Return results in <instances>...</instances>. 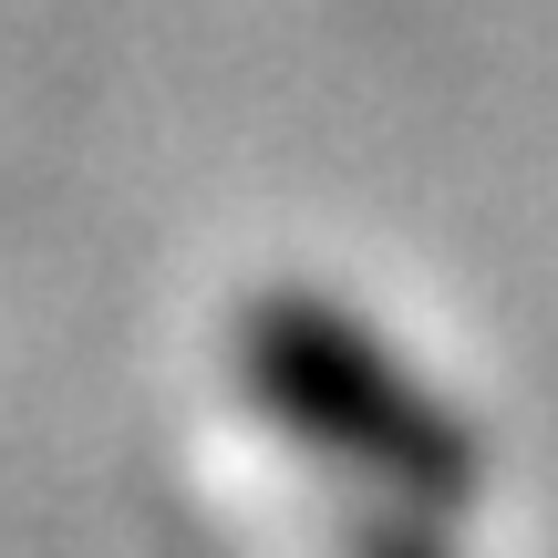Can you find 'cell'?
Masks as SVG:
<instances>
[{
  "instance_id": "6da1fadb",
  "label": "cell",
  "mask_w": 558,
  "mask_h": 558,
  "mask_svg": "<svg viewBox=\"0 0 558 558\" xmlns=\"http://www.w3.org/2000/svg\"><path fill=\"white\" fill-rule=\"evenodd\" d=\"M239 373L248 393L290 424L300 445L362 465L373 486H393V507H456L476 486V445L445 424V403H424L403 383V362L383 352L362 320H341L311 290H269L239 311Z\"/></svg>"
},
{
  "instance_id": "7a4b0ae2",
  "label": "cell",
  "mask_w": 558,
  "mask_h": 558,
  "mask_svg": "<svg viewBox=\"0 0 558 558\" xmlns=\"http://www.w3.org/2000/svg\"><path fill=\"white\" fill-rule=\"evenodd\" d=\"M414 518H424V507H414ZM414 518H362L352 527V558H445L435 527H414Z\"/></svg>"
}]
</instances>
